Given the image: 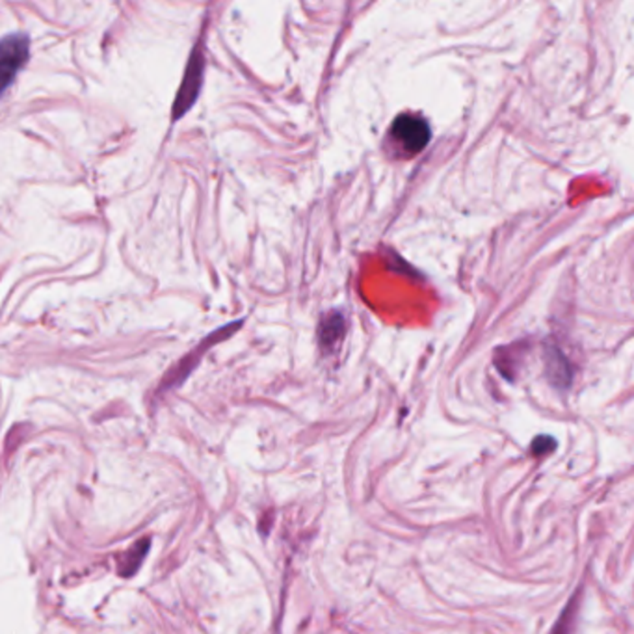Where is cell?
<instances>
[{
  "label": "cell",
  "instance_id": "obj_1",
  "mask_svg": "<svg viewBox=\"0 0 634 634\" xmlns=\"http://www.w3.org/2000/svg\"><path fill=\"white\" fill-rule=\"evenodd\" d=\"M431 138V128L428 121L419 114H400L391 128H389V140L394 149V155L400 158H412L419 155Z\"/></svg>",
  "mask_w": 634,
  "mask_h": 634
},
{
  "label": "cell",
  "instance_id": "obj_2",
  "mask_svg": "<svg viewBox=\"0 0 634 634\" xmlns=\"http://www.w3.org/2000/svg\"><path fill=\"white\" fill-rule=\"evenodd\" d=\"M28 60V38L24 34H10L0 43V75L3 90L6 91L15 80L17 73Z\"/></svg>",
  "mask_w": 634,
  "mask_h": 634
},
{
  "label": "cell",
  "instance_id": "obj_5",
  "mask_svg": "<svg viewBox=\"0 0 634 634\" xmlns=\"http://www.w3.org/2000/svg\"><path fill=\"white\" fill-rule=\"evenodd\" d=\"M572 612H573V605H570V607H567V609L562 612V616H560V620H558V623H556L553 634H570L572 623H573V614H572Z\"/></svg>",
  "mask_w": 634,
  "mask_h": 634
},
{
  "label": "cell",
  "instance_id": "obj_3",
  "mask_svg": "<svg viewBox=\"0 0 634 634\" xmlns=\"http://www.w3.org/2000/svg\"><path fill=\"white\" fill-rule=\"evenodd\" d=\"M202 80H203V58L199 52L192 54L188 70L183 80V86L179 90V95L175 99V107H174V118H181L195 101V97L199 93V88H202Z\"/></svg>",
  "mask_w": 634,
  "mask_h": 634
},
{
  "label": "cell",
  "instance_id": "obj_4",
  "mask_svg": "<svg viewBox=\"0 0 634 634\" xmlns=\"http://www.w3.org/2000/svg\"><path fill=\"white\" fill-rule=\"evenodd\" d=\"M345 333V320L341 315H329L320 326V343L327 348L336 346Z\"/></svg>",
  "mask_w": 634,
  "mask_h": 634
}]
</instances>
